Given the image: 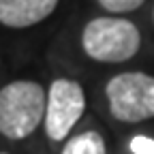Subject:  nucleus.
I'll return each mask as SVG.
<instances>
[{"mask_svg": "<svg viewBox=\"0 0 154 154\" xmlns=\"http://www.w3.org/2000/svg\"><path fill=\"white\" fill-rule=\"evenodd\" d=\"M45 92L36 82H13L0 90V133L24 139L36 131L45 113Z\"/></svg>", "mask_w": 154, "mask_h": 154, "instance_id": "nucleus-1", "label": "nucleus"}, {"mask_svg": "<svg viewBox=\"0 0 154 154\" xmlns=\"http://www.w3.org/2000/svg\"><path fill=\"white\" fill-rule=\"evenodd\" d=\"M84 51L96 62H124L139 51L141 34L133 22L122 17H96L82 32Z\"/></svg>", "mask_w": 154, "mask_h": 154, "instance_id": "nucleus-2", "label": "nucleus"}, {"mask_svg": "<svg viewBox=\"0 0 154 154\" xmlns=\"http://www.w3.org/2000/svg\"><path fill=\"white\" fill-rule=\"evenodd\" d=\"M109 111L120 122H141L154 118V75L120 73L105 88Z\"/></svg>", "mask_w": 154, "mask_h": 154, "instance_id": "nucleus-3", "label": "nucleus"}, {"mask_svg": "<svg viewBox=\"0 0 154 154\" xmlns=\"http://www.w3.org/2000/svg\"><path fill=\"white\" fill-rule=\"evenodd\" d=\"M86 109L84 88L75 79H54L47 92L45 109V133L51 141H62L69 131L77 124Z\"/></svg>", "mask_w": 154, "mask_h": 154, "instance_id": "nucleus-4", "label": "nucleus"}, {"mask_svg": "<svg viewBox=\"0 0 154 154\" xmlns=\"http://www.w3.org/2000/svg\"><path fill=\"white\" fill-rule=\"evenodd\" d=\"M58 0H0V24L7 28H28L54 13Z\"/></svg>", "mask_w": 154, "mask_h": 154, "instance_id": "nucleus-5", "label": "nucleus"}, {"mask_svg": "<svg viewBox=\"0 0 154 154\" xmlns=\"http://www.w3.org/2000/svg\"><path fill=\"white\" fill-rule=\"evenodd\" d=\"M62 154H107L105 141L96 131H86L82 135H75L62 148Z\"/></svg>", "mask_w": 154, "mask_h": 154, "instance_id": "nucleus-6", "label": "nucleus"}, {"mask_svg": "<svg viewBox=\"0 0 154 154\" xmlns=\"http://www.w3.org/2000/svg\"><path fill=\"white\" fill-rule=\"evenodd\" d=\"M143 2L146 0H99V5L111 13H128V11L139 9Z\"/></svg>", "mask_w": 154, "mask_h": 154, "instance_id": "nucleus-7", "label": "nucleus"}, {"mask_svg": "<svg viewBox=\"0 0 154 154\" xmlns=\"http://www.w3.org/2000/svg\"><path fill=\"white\" fill-rule=\"evenodd\" d=\"M131 152L133 154H154V139L146 135H137L131 139Z\"/></svg>", "mask_w": 154, "mask_h": 154, "instance_id": "nucleus-8", "label": "nucleus"}, {"mask_svg": "<svg viewBox=\"0 0 154 154\" xmlns=\"http://www.w3.org/2000/svg\"><path fill=\"white\" fill-rule=\"evenodd\" d=\"M0 154H7V152H0Z\"/></svg>", "mask_w": 154, "mask_h": 154, "instance_id": "nucleus-9", "label": "nucleus"}]
</instances>
